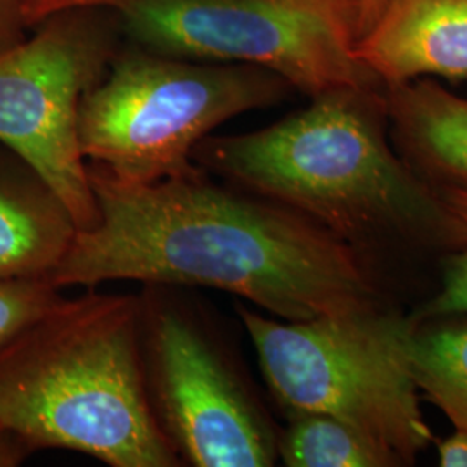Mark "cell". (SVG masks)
<instances>
[{
    "instance_id": "obj_16",
    "label": "cell",
    "mask_w": 467,
    "mask_h": 467,
    "mask_svg": "<svg viewBox=\"0 0 467 467\" xmlns=\"http://www.w3.org/2000/svg\"><path fill=\"white\" fill-rule=\"evenodd\" d=\"M28 0H0V50L23 38Z\"/></svg>"
},
{
    "instance_id": "obj_12",
    "label": "cell",
    "mask_w": 467,
    "mask_h": 467,
    "mask_svg": "<svg viewBox=\"0 0 467 467\" xmlns=\"http://www.w3.org/2000/svg\"><path fill=\"white\" fill-rule=\"evenodd\" d=\"M414 320L410 362L419 391L453 430L467 431V314Z\"/></svg>"
},
{
    "instance_id": "obj_13",
    "label": "cell",
    "mask_w": 467,
    "mask_h": 467,
    "mask_svg": "<svg viewBox=\"0 0 467 467\" xmlns=\"http://www.w3.org/2000/svg\"><path fill=\"white\" fill-rule=\"evenodd\" d=\"M277 457L289 467H400L364 431L324 414L291 416L277 436Z\"/></svg>"
},
{
    "instance_id": "obj_19",
    "label": "cell",
    "mask_w": 467,
    "mask_h": 467,
    "mask_svg": "<svg viewBox=\"0 0 467 467\" xmlns=\"http://www.w3.org/2000/svg\"><path fill=\"white\" fill-rule=\"evenodd\" d=\"M388 0H360V36L381 16Z\"/></svg>"
},
{
    "instance_id": "obj_18",
    "label": "cell",
    "mask_w": 467,
    "mask_h": 467,
    "mask_svg": "<svg viewBox=\"0 0 467 467\" xmlns=\"http://www.w3.org/2000/svg\"><path fill=\"white\" fill-rule=\"evenodd\" d=\"M25 451L16 440L0 428V467L15 466L21 461V451Z\"/></svg>"
},
{
    "instance_id": "obj_14",
    "label": "cell",
    "mask_w": 467,
    "mask_h": 467,
    "mask_svg": "<svg viewBox=\"0 0 467 467\" xmlns=\"http://www.w3.org/2000/svg\"><path fill=\"white\" fill-rule=\"evenodd\" d=\"M434 187L457 218L462 231V243L459 250L443 260L445 268L440 289L412 314L416 318L467 314V179Z\"/></svg>"
},
{
    "instance_id": "obj_20",
    "label": "cell",
    "mask_w": 467,
    "mask_h": 467,
    "mask_svg": "<svg viewBox=\"0 0 467 467\" xmlns=\"http://www.w3.org/2000/svg\"><path fill=\"white\" fill-rule=\"evenodd\" d=\"M30 2H32V0H28V4H30ZM26 7H28V5H26Z\"/></svg>"
},
{
    "instance_id": "obj_9",
    "label": "cell",
    "mask_w": 467,
    "mask_h": 467,
    "mask_svg": "<svg viewBox=\"0 0 467 467\" xmlns=\"http://www.w3.org/2000/svg\"><path fill=\"white\" fill-rule=\"evenodd\" d=\"M357 57L384 88L467 78V0H388Z\"/></svg>"
},
{
    "instance_id": "obj_11",
    "label": "cell",
    "mask_w": 467,
    "mask_h": 467,
    "mask_svg": "<svg viewBox=\"0 0 467 467\" xmlns=\"http://www.w3.org/2000/svg\"><path fill=\"white\" fill-rule=\"evenodd\" d=\"M391 140L430 184L467 179V98L433 78L386 88Z\"/></svg>"
},
{
    "instance_id": "obj_2",
    "label": "cell",
    "mask_w": 467,
    "mask_h": 467,
    "mask_svg": "<svg viewBox=\"0 0 467 467\" xmlns=\"http://www.w3.org/2000/svg\"><path fill=\"white\" fill-rule=\"evenodd\" d=\"M265 129L206 137L194 163L314 220L381 265L384 256H441L462 231L440 191L391 140L384 87H341Z\"/></svg>"
},
{
    "instance_id": "obj_6",
    "label": "cell",
    "mask_w": 467,
    "mask_h": 467,
    "mask_svg": "<svg viewBox=\"0 0 467 467\" xmlns=\"http://www.w3.org/2000/svg\"><path fill=\"white\" fill-rule=\"evenodd\" d=\"M291 85L250 65L206 63L161 52H117L80 108L85 160L132 184L177 177L222 123L285 99Z\"/></svg>"
},
{
    "instance_id": "obj_1",
    "label": "cell",
    "mask_w": 467,
    "mask_h": 467,
    "mask_svg": "<svg viewBox=\"0 0 467 467\" xmlns=\"http://www.w3.org/2000/svg\"><path fill=\"white\" fill-rule=\"evenodd\" d=\"M98 220L78 231L50 283L109 281L225 291L281 320L391 306L383 268L314 220L218 184L200 165L150 184L88 163Z\"/></svg>"
},
{
    "instance_id": "obj_15",
    "label": "cell",
    "mask_w": 467,
    "mask_h": 467,
    "mask_svg": "<svg viewBox=\"0 0 467 467\" xmlns=\"http://www.w3.org/2000/svg\"><path fill=\"white\" fill-rule=\"evenodd\" d=\"M63 298L61 289L46 279H0V347Z\"/></svg>"
},
{
    "instance_id": "obj_4",
    "label": "cell",
    "mask_w": 467,
    "mask_h": 467,
    "mask_svg": "<svg viewBox=\"0 0 467 467\" xmlns=\"http://www.w3.org/2000/svg\"><path fill=\"white\" fill-rule=\"evenodd\" d=\"M272 397L291 416L345 420L416 464L434 443L410 362L416 320L397 308L308 320L265 317L235 305Z\"/></svg>"
},
{
    "instance_id": "obj_3",
    "label": "cell",
    "mask_w": 467,
    "mask_h": 467,
    "mask_svg": "<svg viewBox=\"0 0 467 467\" xmlns=\"http://www.w3.org/2000/svg\"><path fill=\"white\" fill-rule=\"evenodd\" d=\"M0 428L25 449H61L111 467H175L150 403L142 296L63 298L0 347Z\"/></svg>"
},
{
    "instance_id": "obj_17",
    "label": "cell",
    "mask_w": 467,
    "mask_h": 467,
    "mask_svg": "<svg viewBox=\"0 0 467 467\" xmlns=\"http://www.w3.org/2000/svg\"><path fill=\"white\" fill-rule=\"evenodd\" d=\"M438 464L441 467H467V431L453 430V433L436 443Z\"/></svg>"
},
{
    "instance_id": "obj_5",
    "label": "cell",
    "mask_w": 467,
    "mask_h": 467,
    "mask_svg": "<svg viewBox=\"0 0 467 467\" xmlns=\"http://www.w3.org/2000/svg\"><path fill=\"white\" fill-rule=\"evenodd\" d=\"M71 7L106 11L139 47L264 67L308 98L383 87L357 57L360 0H32L28 26Z\"/></svg>"
},
{
    "instance_id": "obj_7",
    "label": "cell",
    "mask_w": 467,
    "mask_h": 467,
    "mask_svg": "<svg viewBox=\"0 0 467 467\" xmlns=\"http://www.w3.org/2000/svg\"><path fill=\"white\" fill-rule=\"evenodd\" d=\"M30 38L0 50V144L65 201L80 231L98 220L80 148V108L118 52L117 21L92 7L40 19Z\"/></svg>"
},
{
    "instance_id": "obj_10",
    "label": "cell",
    "mask_w": 467,
    "mask_h": 467,
    "mask_svg": "<svg viewBox=\"0 0 467 467\" xmlns=\"http://www.w3.org/2000/svg\"><path fill=\"white\" fill-rule=\"evenodd\" d=\"M78 225L65 201L16 154L0 160V279H46L65 262Z\"/></svg>"
},
{
    "instance_id": "obj_8",
    "label": "cell",
    "mask_w": 467,
    "mask_h": 467,
    "mask_svg": "<svg viewBox=\"0 0 467 467\" xmlns=\"http://www.w3.org/2000/svg\"><path fill=\"white\" fill-rule=\"evenodd\" d=\"M142 360L152 409L181 461L196 467L279 461V431L229 355L160 291L142 295Z\"/></svg>"
}]
</instances>
